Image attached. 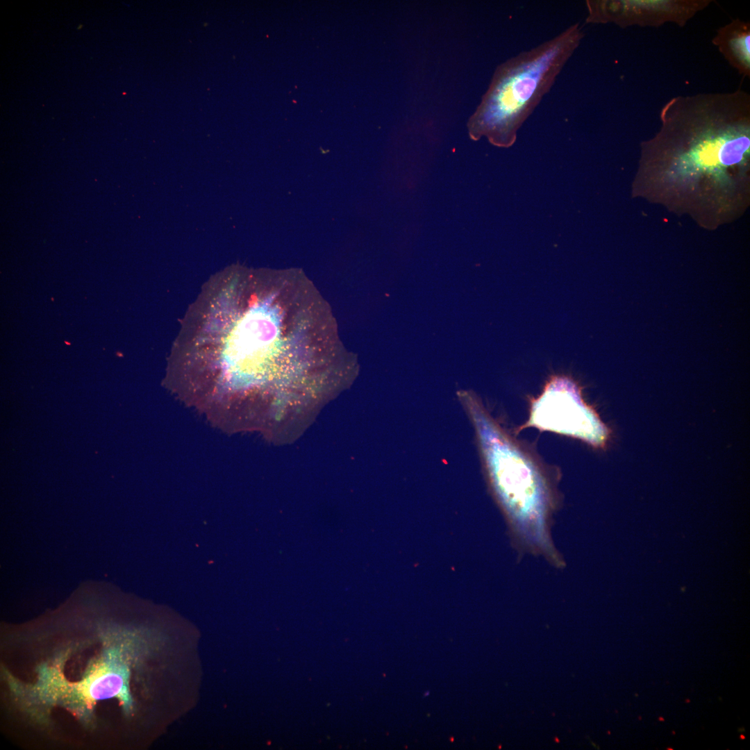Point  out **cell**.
<instances>
[{
	"mask_svg": "<svg viewBox=\"0 0 750 750\" xmlns=\"http://www.w3.org/2000/svg\"><path fill=\"white\" fill-rule=\"evenodd\" d=\"M583 37L577 22L498 65L468 119L469 138L485 137L498 147L512 146L519 128L551 89Z\"/></svg>",
	"mask_w": 750,
	"mask_h": 750,
	"instance_id": "cell-5",
	"label": "cell"
},
{
	"mask_svg": "<svg viewBox=\"0 0 750 750\" xmlns=\"http://www.w3.org/2000/svg\"><path fill=\"white\" fill-rule=\"evenodd\" d=\"M459 399L474 426L484 467L494 492L512 522L523 552L544 557L556 567L564 561L551 538L558 498L551 474L529 449L508 433L481 401L469 392Z\"/></svg>",
	"mask_w": 750,
	"mask_h": 750,
	"instance_id": "cell-4",
	"label": "cell"
},
{
	"mask_svg": "<svg viewBox=\"0 0 750 750\" xmlns=\"http://www.w3.org/2000/svg\"><path fill=\"white\" fill-rule=\"evenodd\" d=\"M295 285L242 270L225 272L192 308L176 349L203 367L215 392L262 388L271 381L272 365L327 342L319 305Z\"/></svg>",
	"mask_w": 750,
	"mask_h": 750,
	"instance_id": "cell-2",
	"label": "cell"
},
{
	"mask_svg": "<svg viewBox=\"0 0 750 750\" xmlns=\"http://www.w3.org/2000/svg\"><path fill=\"white\" fill-rule=\"evenodd\" d=\"M643 142L632 197L715 230L750 205V115L742 92L676 98Z\"/></svg>",
	"mask_w": 750,
	"mask_h": 750,
	"instance_id": "cell-1",
	"label": "cell"
},
{
	"mask_svg": "<svg viewBox=\"0 0 750 750\" xmlns=\"http://www.w3.org/2000/svg\"><path fill=\"white\" fill-rule=\"evenodd\" d=\"M535 427L583 440L601 447L609 431L595 411L583 401L581 390L572 379L554 376L542 394L531 404L529 417L522 428Z\"/></svg>",
	"mask_w": 750,
	"mask_h": 750,
	"instance_id": "cell-6",
	"label": "cell"
},
{
	"mask_svg": "<svg viewBox=\"0 0 750 750\" xmlns=\"http://www.w3.org/2000/svg\"><path fill=\"white\" fill-rule=\"evenodd\" d=\"M28 641L31 660L21 673L26 676L3 680L11 703L29 724L47 731L63 722L92 736L109 724L115 703L126 716L133 714L131 681L140 640L105 628L92 637Z\"/></svg>",
	"mask_w": 750,
	"mask_h": 750,
	"instance_id": "cell-3",
	"label": "cell"
},
{
	"mask_svg": "<svg viewBox=\"0 0 750 750\" xmlns=\"http://www.w3.org/2000/svg\"><path fill=\"white\" fill-rule=\"evenodd\" d=\"M725 51L742 69H749V31L746 26L731 25L724 31Z\"/></svg>",
	"mask_w": 750,
	"mask_h": 750,
	"instance_id": "cell-7",
	"label": "cell"
}]
</instances>
